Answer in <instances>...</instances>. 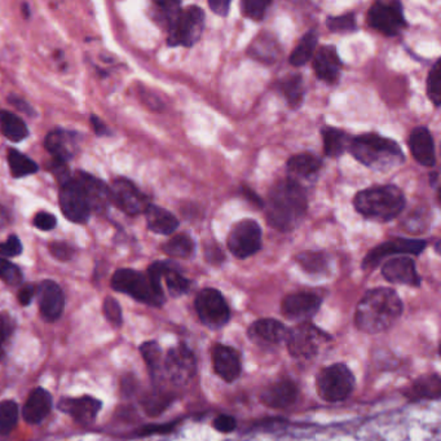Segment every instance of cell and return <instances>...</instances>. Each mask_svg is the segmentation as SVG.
Returning a JSON list of instances; mask_svg holds the SVG:
<instances>
[{"instance_id": "obj_1", "label": "cell", "mask_w": 441, "mask_h": 441, "mask_svg": "<svg viewBox=\"0 0 441 441\" xmlns=\"http://www.w3.org/2000/svg\"><path fill=\"white\" fill-rule=\"evenodd\" d=\"M307 210L308 198L306 189L292 177L276 183L265 202L268 224L281 232L295 230L304 219Z\"/></svg>"}, {"instance_id": "obj_2", "label": "cell", "mask_w": 441, "mask_h": 441, "mask_svg": "<svg viewBox=\"0 0 441 441\" xmlns=\"http://www.w3.org/2000/svg\"><path fill=\"white\" fill-rule=\"evenodd\" d=\"M403 301L389 287H377L366 292L356 308L354 322L366 334L387 331L401 317Z\"/></svg>"}, {"instance_id": "obj_3", "label": "cell", "mask_w": 441, "mask_h": 441, "mask_svg": "<svg viewBox=\"0 0 441 441\" xmlns=\"http://www.w3.org/2000/svg\"><path fill=\"white\" fill-rule=\"evenodd\" d=\"M348 150L364 166L380 172L398 167L405 160V156L396 142L377 133H364L353 137Z\"/></svg>"}, {"instance_id": "obj_4", "label": "cell", "mask_w": 441, "mask_h": 441, "mask_svg": "<svg viewBox=\"0 0 441 441\" xmlns=\"http://www.w3.org/2000/svg\"><path fill=\"white\" fill-rule=\"evenodd\" d=\"M404 193L395 186H374L359 192L353 204L356 211L377 221H389L398 216L405 207Z\"/></svg>"}, {"instance_id": "obj_5", "label": "cell", "mask_w": 441, "mask_h": 441, "mask_svg": "<svg viewBox=\"0 0 441 441\" xmlns=\"http://www.w3.org/2000/svg\"><path fill=\"white\" fill-rule=\"evenodd\" d=\"M112 287L115 292H124L133 299L149 306L159 307L165 301L163 292L156 290L150 283L148 274L133 269H118L112 278Z\"/></svg>"}, {"instance_id": "obj_6", "label": "cell", "mask_w": 441, "mask_h": 441, "mask_svg": "<svg viewBox=\"0 0 441 441\" xmlns=\"http://www.w3.org/2000/svg\"><path fill=\"white\" fill-rule=\"evenodd\" d=\"M316 387L327 403L343 401L354 389V377L344 364H334L318 373Z\"/></svg>"}, {"instance_id": "obj_7", "label": "cell", "mask_w": 441, "mask_h": 441, "mask_svg": "<svg viewBox=\"0 0 441 441\" xmlns=\"http://www.w3.org/2000/svg\"><path fill=\"white\" fill-rule=\"evenodd\" d=\"M204 12L198 6L181 9L172 27L168 29V45L192 47L202 36Z\"/></svg>"}, {"instance_id": "obj_8", "label": "cell", "mask_w": 441, "mask_h": 441, "mask_svg": "<svg viewBox=\"0 0 441 441\" xmlns=\"http://www.w3.org/2000/svg\"><path fill=\"white\" fill-rule=\"evenodd\" d=\"M327 336L313 324L300 322L287 331L285 342L294 359L309 360L317 354L320 347L327 342Z\"/></svg>"}, {"instance_id": "obj_9", "label": "cell", "mask_w": 441, "mask_h": 441, "mask_svg": "<svg viewBox=\"0 0 441 441\" xmlns=\"http://www.w3.org/2000/svg\"><path fill=\"white\" fill-rule=\"evenodd\" d=\"M369 27L387 36L400 34L406 27L403 4L397 0H378L368 13Z\"/></svg>"}, {"instance_id": "obj_10", "label": "cell", "mask_w": 441, "mask_h": 441, "mask_svg": "<svg viewBox=\"0 0 441 441\" xmlns=\"http://www.w3.org/2000/svg\"><path fill=\"white\" fill-rule=\"evenodd\" d=\"M195 311L203 325L210 329H221L230 317V311L221 292L216 289H203L195 298Z\"/></svg>"}, {"instance_id": "obj_11", "label": "cell", "mask_w": 441, "mask_h": 441, "mask_svg": "<svg viewBox=\"0 0 441 441\" xmlns=\"http://www.w3.org/2000/svg\"><path fill=\"white\" fill-rule=\"evenodd\" d=\"M227 244L233 255L246 259L262 248V228L253 219L239 221L232 227Z\"/></svg>"}, {"instance_id": "obj_12", "label": "cell", "mask_w": 441, "mask_h": 441, "mask_svg": "<svg viewBox=\"0 0 441 441\" xmlns=\"http://www.w3.org/2000/svg\"><path fill=\"white\" fill-rule=\"evenodd\" d=\"M109 190L110 200L128 215H139L149 207V198L127 179H117Z\"/></svg>"}, {"instance_id": "obj_13", "label": "cell", "mask_w": 441, "mask_h": 441, "mask_svg": "<svg viewBox=\"0 0 441 441\" xmlns=\"http://www.w3.org/2000/svg\"><path fill=\"white\" fill-rule=\"evenodd\" d=\"M165 371L174 384L186 386L195 375V354L184 344L171 348L165 360Z\"/></svg>"}, {"instance_id": "obj_14", "label": "cell", "mask_w": 441, "mask_h": 441, "mask_svg": "<svg viewBox=\"0 0 441 441\" xmlns=\"http://www.w3.org/2000/svg\"><path fill=\"white\" fill-rule=\"evenodd\" d=\"M427 246L424 239H395L383 242L380 246L373 248L362 262L364 269H373L380 264L383 259L394 254H412L419 255Z\"/></svg>"}, {"instance_id": "obj_15", "label": "cell", "mask_w": 441, "mask_h": 441, "mask_svg": "<svg viewBox=\"0 0 441 441\" xmlns=\"http://www.w3.org/2000/svg\"><path fill=\"white\" fill-rule=\"evenodd\" d=\"M61 211L68 219L74 223L89 221L91 209L80 184L74 180H68L62 184L60 190Z\"/></svg>"}, {"instance_id": "obj_16", "label": "cell", "mask_w": 441, "mask_h": 441, "mask_svg": "<svg viewBox=\"0 0 441 441\" xmlns=\"http://www.w3.org/2000/svg\"><path fill=\"white\" fill-rule=\"evenodd\" d=\"M321 306V298L312 292L290 294L283 300L281 311L286 318L292 321L307 322Z\"/></svg>"}, {"instance_id": "obj_17", "label": "cell", "mask_w": 441, "mask_h": 441, "mask_svg": "<svg viewBox=\"0 0 441 441\" xmlns=\"http://www.w3.org/2000/svg\"><path fill=\"white\" fill-rule=\"evenodd\" d=\"M39 309L42 317L48 322H53L61 317L65 308V298L61 287L51 280H45L36 289Z\"/></svg>"}, {"instance_id": "obj_18", "label": "cell", "mask_w": 441, "mask_h": 441, "mask_svg": "<svg viewBox=\"0 0 441 441\" xmlns=\"http://www.w3.org/2000/svg\"><path fill=\"white\" fill-rule=\"evenodd\" d=\"M214 371L225 382L239 380L242 371L241 359L236 350L224 344H215L211 351Z\"/></svg>"}, {"instance_id": "obj_19", "label": "cell", "mask_w": 441, "mask_h": 441, "mask_svg": "<svg viewBox=\"0 0 441 441\" xmlns=\"http://www.w3.org/2000/svg\"><path fill=\"white\" fill-rule=\"evenodd\" d=\"M59 409L70 415L80 424H91L98 417L101 403L92 396L65 397L59 403Z\"/></svg>"}, {"instance_id": "obj_20", "label": "cell", "mask_w": 441, "mask_h": 441, "mask_svg": "<svg viewBox=\"0 0 441 441\" xmlns=\"http://www.w3.org/2000/svg\"><path fill=\"white\" fill-rule=\"evenodd\" d=\"M384 278L392 283L419 286L421 277L415 269L414 260L406 256L391 259L382 268Z\"/></svg>"}, {"instance_id": "obj_21", "label": "cell", "mask_w": 441, "mask_h": 441, "mask_svg": "<svg viewBox=\"0 0 441 441\" xmlns=\"http://www.w3.org/2000/svg\"><path fill=\"white\" fill-rule=\"evenodd\" d=\"M313 69L318 80L327 83H336L339 80L342 61L334 45H324L318 48L313 59Z\"/></svg>"}, {"instance_id": "obj_22", "label": "cell", "mask_w": 441, "mask_h": 441, "mask_svg": "<svg viewBox=\"0 0 441 441\" xmlns=\"http://www.w3.org/2000/svg\"><path fill=\"white\" fill-rule=\"evenodd\" d=\"M75 181L80 184L86 200L89 204V209H95L96 211H103L112 202L109 188L98 177H91L84 172H78Z\"/></svg>"}, {"instance_id": "obj_23", "label": "cell", "mask_w": 441, "mask_h": 441, "mask_svg": "<svg viewBox=\"0 0 441 441\" xmlns=\"http://www.w3.org/2000/svg\"><path fill=\"white\" fill-rule=\"evenodd\" d=\"M298 397V389L295 383L289 380H283L272 383L263 389L260 400L264 405L274 409H285L292 406Z\"/></svg>"}, {"instance_id": "obj_24", "label": "cell", "mask_w": 441, "mask_h": 441, "mask_svg": "<svg viewBox=\"0 0 441 441\" xmlns=\"http://www.w3.org/2000/svg\"><path fill=\"white\" fill-rule=\"evenodd\" d=\"M52 405L51 394L42 387H38L27 397L22 409V417L27 424H40L51 413Z\"/></svg>"}, {"instance_id": "obj_25", "label": "cell", "mask_w": 441, "mask_h": 441, "mask_svg": "<svg viewBox=\"0 0 441 441\" xmlns=\"http://www.w3.org/2000/svg\"><path fill=\"white\" fill-rule=\"evenodd\" d=\"M409 147L415 160L424 167H433L435 158V144L431 133L426 127L414 128L409 137Z\"/></svg>"}, {"instance_id": "obj_26", "label": "cell", "mask_w": 441, "mask_h": 441, "mask_svg": "<svg viewBox=\"0 0 441 441\" xmlns=\"http://www.w3.org/2000/svg\"><path fill=\"white\" fill-rule=\"evenodd\" d=\"M287 329L283 322L274 318H263L255 321L250 329V339L263 344H278L283 342L287 336Z\"/></svg>"}, {"instance_id": "obj_27", "label": "cell", "mask_w": 441, "mask_h": 441, "mask_svg": "<svg viewBox=\"0 0 441 441\" xmlns=\"http://www.w3.org/2000/svg\"><path fill=\"white\" fill-rule=\"evenodd\" d=\"M45 147L56 160L65 163L66 160H70L75 156V151H77L75 135L65 130H54L47 135Z\"/></svg>"}, {"instance_id": "obj_28", "label": "cell", "mask_w": 441, "mask_h": 441, "mask_svg": "<svg viewBox=\"0 0 441 441\" xmlns=\"http://www.w3.org/2000/svg\"><path fill=\"white\" fill-rule=\"evenodd\" d=\"M145 216H147L148 228L157 234L168 236L174 233L179 227L177 216L159 206L149 204V207L145 211Z\"/></svg>"}, {"instance_id": "obj_29", "label": "cell", "mask_w": 441, "mask_h": 441, "mask_svg": "<svg viewBox=\"0 0 441 441\" xmlns=\"http://www.w3.org/2000/svg\"><path fill=\"white\" fill-rule=\"evenodd\" d=\"M321 166H322V160L312 153H300L297 156H292L286 165L287 172L294 180L311 179L317 175Z\"/></svg>"}, {"instance_id": "obj_30", "label": "cell", "mask_w": 441, "mask_h": 441, "mask_svg": "<svg viewBox=\"0 0 441 441\" xmlns=\"http://www.w3.org/2000/svg\"><path fill=\"white\" fill-rule=\"evenodd\" d=\"M322 139L325 154L330 158H336L342 156L344 151L348 149L351 142V137L347 133L334 127H325L322 130Z\"/></svg>"}, {"instance_id": "obj_31", "label": "cell", "mask_w": 441, "mask_h": 441, "mask_svg": "<svg viewBox=\"0 0 441 441\" xmlns=\"http://www.w3.org/2000/svg\"><path fill=\"white\" fill-rule=\"evenodd\" d=\"M278 89L292 109H297L303 104V100L306 96V89H304L303 78L299 74H292L283 78L278 83Z\"/></svg>"}, {"instance_id": "obj_32", "label": "cell", "mask_w": 441, "mask_h": 441, "mask_svg": "<svg viewBox=\"0 0 441 441\" xmlns=\"http://www.w3.org/2000/svg\"><path fill=\"white\" fill-rule=\"evenodd\" d=\"M0 130L10 142H22L29 135L25 122L8 110H0Z\"/></svg>"}, {"instance_id": "obj_33", "label": "cell", "mask_w": 441, "mask_h": 441, "mask_svg": "<svg viewBox=\"0 0 441 441\" xmlns=\"http://www.w3.org/2000/svg\"><path fill=\"white\" fill-rule=\"evenodd\" d=\"M317 42L318 36L315 30H309L307 34H304L290 56L292 65L294 66L306 65L316 52Z\"/></svg>"}, {"instance_id": "obj_34", "label": "cell", "mask_w": 441, "mask_h": 441, "mask_svg": "<svg viewBox=\"0 0 441 441\" xmlns=\"http://www.w3.org/2000/svg\"><path fill=\"white\" fill-rule=\"evenodd\" d=\"M248 53L259 61L264 62V63H272L276 60L277 53H278L277 42L268 34L257 36L250 47Z\"/></svg>"}, {"instance_id": "obj_35", "label": "cell", "mask_w": 441, "mask_h": 441, "mask_svg": "<svg viewBox=\"0 0 441 441\" xmlns=\"http://www.w3.org/2000/svg\"><path fill=\"white\" fill-rule=\"evenodd\" d=\"M298 264L311 274H327L329 256L322 251H303L297 255Z\"/></svg>"}, {"instance_id": "obj_36", "label": "cell", "mask_w": 441, "mask_h": 441, "mask_svg": "<svg viewBox=\"0 0 441 441\" xmlns=\"http://www.w3.org/2000/svg\"><path fill=\"white\" fill-rule=\"evenodd\" d=\"M162 280H165L168 292L172 297H180L186 294L190 287V281L167 263H163Z\"/></svg>"}, {"instance_id": "obj_37", "label": "cell", "mask_w": 441, "mask_h": 441, "mask_svg": "<svg viewBox=\"0 0 441 441\" xmlns=\"http://www.w3.org/2000/svg\"><path fill=\"white\" fill-rule=\"evenodd\" d=\"M8 163L10 174L15 177H27L38 171L36 162L16 149L8 150Z\"/></svg>"}, {"instance_id": "obj_38", "label": "cell", "mask_w": 441, "mask_h": 441, "mask_svg": "<svg viewBox=\"0 0 441 441\" xmlns=\"http://www.w3.org/2000/svg\"><path fill=\"white\" fill-rule=\"evenodd\" d=\"M163 251L168 256L186 259L195 254V241L188 234H177L163 245Z\"/></svg>"}, {"instance_id": "obj_39", "label": "cell", "mask_w": 441, "mask_h": 441, "mask_svg": "<svg viewBox=\"0 0 441 441\" xmlns=\"http://www.w3.org/2000/svg\"><path fill=\"white\" fill-rule=\"evenodd\" d=\"M440 378L438 375L422 377L410 389V396L415 398H438L440 396Z\"/></svg>"}, {"instance_id": "obj_40", "label": "cell", "mask_w": 441, "mask_h": 441, "mask_svg": "<svg viewBox=\"0 0 441 441\" xmlns=\"http://www.w3.org/2000/svg\"><path fill=\"white\" fill-rule=\"evenodd\" d=\"M18 414L20 410L15 401L7 400L0 404V436H7L16 428Z\"/></svg>"}, {"instance_id": "obj_41", "label": "cell", "mask_w": 441, "mask_h": 441, "mask_svg": "<svg viewBox=\"0 0 441 441\" xmlns=\"http://www.w3.org/2000/svg\"><path fill=\"white\" fill-rule=\"evenodd\" d=\"M440 60L435 62L427 78V95L435 106H440L441 103V70Z\"/></svg>"}, {"instance_id": "obj_42", "label": "cell", "mask_w": 441, "mask_h": 441, "mask_svg": "<svg viewBox=\"0 0 441 441\" xmlns=\"http://www.w3.org/2000/svg\"><path fill=\"white\" fill-rule=\"evenodd\" d=\"M271 4L272 1L268 0H244L241 3V10L245 17L260 21L264 18L267 9Z\"/></svg>"}, {"instance_id": "obj_43", "label": "cell", "mask_w": 441, "mask_h": 441, "mask_svg": "<svg viewBox=\"0 0 441 441\" xmlns=\"http://www.w3.org/2000/svg\"><path fill=\"white\" fill-rule=\"evenodd\" d=\"M327 27L333 33H353L357 30V24H356V18L353 13H345L343 16L329 17Z\"/></svg>"}, {"instance_id": "obj_44", "label": "cell", "mask_w": 441, "mask_h": 441, "mask_svg": "<svg viewBox=\"0 0 441 441\" xmlns=\"http://www.w3.org/2000/svg\"><path fill=\"white\" fill-rule=\"evenodd\" d=\"M140 352H142V357L147 362V365L149 366L151 373L158 371L159 368H160V362H162V352H160L158 344L156 342H147L140 347Z\"/></svg>"}, {"instance_id": "obj_45", "label": "cell", "mask_w": 441, "mask_h": 441, "mask_svg": "<svg viewBox=\"0 0 441 441\" xmlns=\"http://www.w3.org/2000/svg\"><path fill=\"white\" fill-rule=\"evenodd\" d=\"M0 278L10 286L22 283V274L17 265L12 264L7 259L0 257Z\"/></svg>"}, {"instance_id": "obj_46", "label": "cell", "mask_w": 441, "mask_h": 441, "mask_svg": "<svg viewBox=\"0 0 441 441\" xmlns=\"http://www.w3.org/2000/svg\"><path fill=\"white\" fill-rule=\"evenodd\" d=\"M104 315L107 321L115 327L122 324V309L119 307V303L112 297H107L104 300Z\"/></svg>"}, {"instance_id": "obj_47", "label": "cell", "mask_w": 441, "mask_h": 441, "mask_svg": "<svg viewBox=\"0 0 441 441\" xmlns=\"http://www.w3.org/2000/svg\"><path fill=\"white\" fill-rule=\"evenodd\" d=\"M12 320L7 313H0V360L4 357V344L12 334Z\"/></svg>"}, {"instance_id": "obj_48", "label": "cell", "mask_w": 441, "mask_h": 441, "mask_svg": "<svg viewBox=\"0 0 441 441\" xmlns=\"http://www.w3.org/2000/svg\"><path fill=\"white\" fill-rule=\"evenodd\" d=\"M22 253V245L17 239V236H10L6 242L0 244V255L13 257Z\"/></svg>"}, {"instance_id": "obj_49", "label": "cell", "mask_w": 441, "mask_h": 441, "mask_svg": "<svg viewBox=\"0 0 441 441\" xmlns=\"http://www.w3.org/2000/svg\"><path fill=\"white\" fill-rule=\"evenodd\" d=\"M50 251L54 257L59 260H69L73 256V247L69 246L66 242H53L50 245Z\"/></svg>"}, {"instance_id": "obj_50", "label": "cell", "mask_w": 441, "mask_h": 441, "mask_svg": "<svg viewBox=\"0 0 441 441\" xmlns=\"http://www.w3.org/2000/svg\"><path fill=\"white\" fill-rule=\"evenodd\" d=\"M34 225L38 230H51L56 225V218L50 212H39L34 218Z\"/></svg>"}, {"instance_id": "obj_51", "label": "cell", "mask_w": 441, "mask_h": 441, "mask_svg": "<svg viewBox=\"0 0 441 441\" xmlns=\"http://www.w3.org/2000/svg\"><path fill=\"white\" fill-rule=\"evenodd\" d=\"M214 427L221 433H232L236 428V419L230 415H219L214 421Z\"/></svg>"}, {"instance_id": "obj_52", "label": "cell", "mask_w": 441, "mask_h": 441, "mask_svg": "<svg viewBox=\"0 0 441 441\" xmlns=\"http://www.w3.org/2000/svg\"><path fill=\"white\" fill-rule=\"evenodd\" d=\"M36 295V287L30 283H27L25 286H22L18 292V301L21 306H29L31 303V300Z\"/></svg>"}, {"instance_id": "obj_53", "label": "cell", "mask_w": 441, "mask_h": 441, "mask_svg": "<svg viewBox=\"0 0 441 441\" xmlns=\"http://www.w3.org/2000/svg\"><path fill=\"white\" fill-rule=\"evenodd\" d=\"M209 7L214 13L219 16H227L230 13V1L228 0H210Z\"/></svg>"}, {"instance_id": "obj_54", "label": "cell", "mask_w": 441, "mask_h": 441, "mask_svg": "<svg viewBox=\"0 0 441 441\" xmlns=\"http://www.w3.org/2000/svg\"><path fill=\"white\" fill-rule=\"evenodd\" d=\"M206 257L209 262H211L212 264L223 262V259L225 257L221 247L218 246L215 242H212L210 246L206 247Z\"/></svg>"}, {"instance_id": "obj_55", "label": "cell", "mask_w": 441, "mask_h": 441, "mask_svg": "<svg viewBox=\"0 0 441 441\" xmlns=\"http://www.w3.org/2000/svg\"><path fill=\"white\" fill-rule=\"evenodd\" d=\"M175 424H150V426H145L142 427L140 435L145 436V435H153V433H165L171 431L174 428Z\"/></svg>"}, {"instance_id": "obj_56", "label": "cell", "mask_w": 441, "mask_h": 441, "mask_svg": "<svg viewBox=\"0 0 441 441\" xmlns=\"http://www.w3.org/2000/svg\"><path fill=\"white\" fill-rule=\"evenodd\" d=\"M241 192H242V195H244L246 200H248V201L251 203H254L255 206H259V207H260V206H263V204H264V202L260 200V197L255 195L253 190H250V189L246 188V186H242V190H241Z\"/></svg>"}, {"instance_id": "obj_57", "label": "cell", "mask_w": 441, "mask_h": 441, "mask_svg": "<svg viewBox=\"0 0 441 441\" xmlns=\"http://www.w3.org/2000/svg\"><path fill=\"white\" fill-rule=\"evenodd\" d=\"M91 122H92V127H94L95 133H98V136H104V135L107 133L105 124H104L100 118H98V117L92 115V117H91Z\"/></svg>"}, {"instance_id": "obj_58", "label": "cell", "mask_w": 441, "mask_h": 441, "mask_svg": "<svg viewBox=\"0 0 441 441\" xmlns=\"http://www.w3.org/2000/svg\"><path fill=\"white\" fill-rule=\"evenodd\" d=\"M9 101H10L13 105L16 106L17 109H20V110H22V112H25V113H31V109L29 107V105H27V103H25L24 100L15 98V96H10V98H9Z\"/></svg>"}, {"instance_id": "obj_59", "label": "cell", "mask_w": 441, "mask_h": 441, "mask_svg": "<svg viewBox=\"0 0 441 441\" xmlns=\"http://www.w3.org/2000/svg\"><path fill=\"white\" fill-rule=\"evenodd\" d=\"M9 214L1 204H0V230H3L6 225H8Z\"/></svg>"}, {"instance_id": "obj_60", "label": "cell", "mask_w": 441, "mask_h": 441, "mask_svg": "<svg viewBox=\"0 0 441 441\" xmlns=\"http://www.w3.org/2000/svg\"><path fill=\"white\" fill-rule=\"evenodd\" d=\"M438 181H439V175H438V172H433L430 175V183H431V186H436Z\"/></svg>"}]
</instances>
